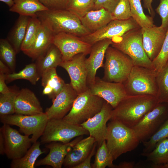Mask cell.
<instances>
[{"mask_svg":"<svg viewBox=\"0 0 168 168\" xmlns=\"http://www.w3.org/2000/svg\"><path fill=\"white\" fill-rule=\"evenodd\" d=\"M36 60L35 63L40 77L48 70L51 68H56L63 61L60 51L53 44L43 55Z\"/></svg>","mask_w":168,"mask_h":168,"instance_id":"cell-26","label":"cell"},{"mask_svg":"<svg viewBox=\"0 0 168 168\" xmlns=\"http://www.w3.org/2000/svg\"><path fill=\"white\" fill-rule=\"evenodd\" d=\"M120 0H95L92 10H96L104 8L112 12Z\"/></svg>","mask_w":168,"mask_h":168,"instance_id":"cell-43","label":"cell"},{"mask_svg":"<svg viewBox=\"0 0 168 168\" xmlns=\"http://www.w3.org/2000/svg\"><path fill=\"white\" fill-rule=\"evenodd\" d=\"M114 161L107 148L106 140H104L99 147L96 152L95 161L92 164L93 168H116L113 163Z\"/></svg>","mask_w":168,"mask_h":168,"instance_id":"cell-34","label":"cell"},{"mask_svg":"<svg viewBox=\"0 0 168 168\" xmlns=\"http://www.w3.org/2000/svg\"><path fill=\"white\" fill-rule=\"evenodd\" d=\"M143 6L148 11L149 14L151 15H154V12L152 6L153 0H143Z\"/></svg>","mask_w":168,"mask_h":168,"instance_id":"cell-47","label":"cell"},{"mask_svg":"<svg viewBox=\"0 0 168 168\" xmlns=\"http://www.w3.org/2000/svg\"><path fill=\"white\" fill-rule=\"evenodd\" d=\"M167 138H168V119L148 140L142 142L144 147L142 153L151 152L159 142Z\"/></svg>","mask_w":168,"mask_h":168,"instance_id":"cell-39","label":"cell"},{"mask_svg":"<svg viewBox=\"0 0 168 168\" xmlns=\"http://www.w3.org/2000/svg\"><path fill=\"white\" fill-rule=\"evenodd\" d=\"M86 56L84 54H77L69 60L63 61L59 65L68 73L70 79V83L78 94L88 89Z\"/></svg>","mask_w":168,"mask_h":168,"instance_id":"cell-13","label":"cell"},{"mask_svg":"<svg viewBox=\"0 0 168 168\" xmlns=\"http://www.w3.org/2000/svg\"><path fill=\"white\" fill-rule=\"evenodd\" d=\"M157 93L156 96L159 103H168V63L165 67L157 72Z\"/></svg>","mask_w":168,"mask_h":168,"instance_id":"cell-36","label":"cell"},{"mask_svg":"<svg viewBox=\"0 0 168 168\" xmlns=\"http://www.w3.org/2000/svg\"><path fill=\"white\" fill-rule=\"evenodd\" d=\"M19 91L10 89V91L0 94V116L15 114V102Z\"/></svg>","mask_w":168,"mask_h":168,"instance_id":"cell-37","label":"cell"},{"mask_svg":"<svg viewBox=\"0 0 168 168\" xmlns=\"http://www.w3.org/2000/svg\"><path fill=\"white\" fill-rule=\"evenodd\" d=\"M95 0H68L66 9L79 17L92 10Z\"/></svg>","mask_w":168,"mask_h":168,"instance_id":"cell-38","label":"cell"},{"mask_svg":"<svg viewBox=\"0 0 168 168\" xmlns=\"http://www.w3.org/2000/svg\"><path fill=\"white\" fill-rule=\"evenodd\" d=\"M0 154L3 155L5 154L4 141L2 134L0 132Z\"/></svg>","mask_w":168,"mask_h":168,"instance_id":"cell-50","label":"cell"},{"mask_svg":"<svg viewBox=\"0 0 168 168\" xmlns=\"http://www.w3.org/2000/svg\"><path fill=\"white\" fill-rule=\"evenodd\" d=\"M0 132L4 139L5 154L10 159L12 160L21 157L31 146V138L21 134L9 124H3Z\"/></svg>","mask_w":168,"mask_h":168,"instance_id":"cell-12","label":"cell"},{"mask_svg":"<svg viewBox=\"0 0 168 168\" xmlns=\"http://www.w3.org/2000/svg\"><path fill=\"white\" fill-rule=\"evenodd\" d=\"M48 10L39 0H14L9 10L19 15L32 17L38 12Z\"/></svg>","mask_w":168,"mask_h":168,"instance_id":"cell-28","label":"cell"},{"mask_svg":"<svg viewBox=\"0 0 168 168\" xmlns=\"http://www.w3.org/2000/svg\"><path fill=\"white\" fill-rule=\"evenodd\" d=\"M82 138V136L77 137L67 143L53 142L48 143L45 146L49 150V154L44 158L38 160L35 163V166L48 165L53 168H62L68 152Z\"/></svg>","mask_w":168,"mask_h":168,"instance_id":"cell-18","label":"cell"},{"mask_svg":"<svg viewBox=\"0 0 168 168\" xmlns=\"http://www.w3.org/2000/svg\"><path fill=\"white\" fill-rule=\"evenodd\" d=\"M168 28L155 25L149 28H141L145 51L152 61L158 55L161 49Z\"/></svg>","mask_w":168,"mask_h":168,"instance_id":"cell-20","label":"cell"},{"mask_svg":"<svg viewBox=\"0 0 168 168\" xmlns=\"http://www.w3.org/2000/svg\"><path fill=\"white\" fill-rule=\"evenodd\" d=\"M158 103L154 96L128 95L113 109L110 119L117 120L132 128Z\"/></svg>","mask_w":168,"mask_h":168,"instance_id":"cell-1","label":"cell"},{"mask_svg":"<svg viewBox=\"0 0 168 168\" xmlns=\"http://www.w3.org/2000/svg\"><path fill=\"white\" fill-rule=\"evenodd\" d=\"M0 117V122L3 124L17 126L24 135H32L33 143L41 137L49 120L45 112L34 115L14 114Z\"/></svg>","mask_w":168,"mask_h":168,"instance_id":"cell-9","label":"cell"},{"mask_svg":"<svg viewBox=\"0 0 168 168\" xmlns=\"http://www.w3.org/2000/svg\"><path fill=\"white\" fill-rule=\"evenodd\" d=\"M132 17L141 28H149L155 25L151 16L144 12L141 0H128Z\"/></svg>","mask_w":168,"mask_h":168,"instance_id":"cell-32","label":"cell"},{"mask_svg":"<svg viewBox=\"0 0 168 168\" xmlns=\"http://www.w3.org/2000/svg\"><path fill=\"white\" fill-rule=\"evenodd\" d=\"M88 88L92 94L104 99L113 109L128 96L123 83L107 82L98 77H96L94 83Z\"/></svg>","mask_w":168,"mask_h":168,"instance_id":"cell-15","label":"cell"},{"mask_svg":"<svg viewBox=\"0 0 168 168\" xmlns=\"http://www.w3.org/2000/svg\"><path fill=\"white\" fill-rule=\"evenodd\" d=\"M0 1L5 3L10 8L13 5L14 3V0H0Z\"/></svg>","mask_w":168,"mask_h":168,"instance_id":"cell-51","label":"cell"},{"mask_svg":"<svg viewBox=\"0 0 168 168\" xmlns=\"http://www.w3.org/2000/svg\"><path fill=\"white\" fill-rule=\"evenodd\" d=\"M41 25V21L36 15L30 17L21 47V50L23 52L29 49L33 44Z\"/></svg>","mask_w":168,"mask_h":168,"instance_id":"cell-33","label":"cell"},{"mask_svg":"<svg viewBox=\"0 0 168 168\" xmlns=\"http://www.w3.org/2000/svg\"><path fill=\"white\" fill-rule=\"evenodd\" d=\"M105 58L102 79L110 82L124 83L134 66L132 59L112 46L107 49Z\"/></svg>","mask_w":168,"mask_h":168,"instance_id":"cell-6","label":"cell"},{"mask_svg":"<svg viewBox=\"0 0 168 168\" xmlns=\"http://www.w3.org/2000/svg\"><path fill=\"white\" fill-rule=\"evenodd\" d=\"M79 18L90 33L100 29L113 20L111 13L104 8L91 10Z\"/></svg>","mask_w":168,"mask_h":168,"instance_id":"cell-24","label":"cell"},{"mask_svg":"<svg viewBox=\"0 0 168 168\" xmlns=\"http://www.w3.org/2000/svg\"><path fill=\"white\" fill-rule=\"evenodd\" d=\"M113 108L105 101L100 111L80 125L93 137L99 147L106 140L107 132V122L111 119Z\"/></svg>","mask_w":168,"mask_h":168,"instance_id":"cell-16","label":"cell"},{"mask_svg":"<svg viewBox=\"0 0 168 168\" xmlns=\"http://www.w3.org/2000/svg\"><path fill=\"white\" fill-rule=\"evenodd\" d=\"M156 11L161 19V26L164 28H168V0H160Z\"/></svg>","mask_w":168,"mask_h":168,"instance_id":"cell-42","label":"cell"},{"mask_svg":"<svg viewBox=\"0 0 168 168\" xmlns=\"http://www.w3.org/2000/svg\"><path fill=\"white\" fill-rule=\"evenodd\" d=\"M53 44L60 51L63 61L69 60L78 54H90L92 46L81 40L79 37L64 32L54 34Z\"/></svg>","mask_w":168,"mask_h":168,"instance_id":"cell-14","label":"cell"},{"mask_svg":"<svg viewBox=\"0 0 168 168\" xmlns=\"http://www.w3.org/2000/svg\"><path fill=\"white\" fill-rule=\"evenodd\" d=\"M16 53L11 44L7 39L0 40V60L14 72L16 66Z\"/></svg>","mask_w":168,"mask_h":168,"instance_id":"cell-35","label":"cell"},{"mask_svg":"<svg viewBox=\"0 0 168 168\" xmlns=\"http://www.w3.org/2000/svg\"><path fill=\"white\" fill-rule=\"evenodd\" d=\"M40 77L35 63H32L26 65L18 72H13L6 74V81L9 82L17 79H25L35 85Z\"/></svg>","mask_w":168,"mask_h":168,"instance_id":"cell-31","label":"cell"},{"mask_svg":"<svg viewBox=\"0 0 168 168\" xmlns=\"http://www.w3.org/2000/svg\"><path fill=\"white\" fill-rule=\"evenodd\" d=\"M9 68L1 60H0V73L8 74L12 73Z\"/></svg>","mask_w":168,"mask_h":168,"instance_id":"cell-48","label":"cell"},{"mask_svg":"<svg viewBox=\"0 0 168 168\" xmlns=\"http://www.w3.org/2000/svg\"><path fill=\"white\" fill-rule=\"evenodd\" d=\"M89 134L81 125L70 124L63 119H49L40 137L41 142L48 144L59 142L67 143L75 138Z\"/></svg>","mask_w":168,"mask_h":168,"instance_id":"cell-8","label":"cell"},{"mask_svg":"<svg viewBox=\"0 0 168 168\" xmlns=\"http://www.w3.org/2000/svg\"><path fill=\"white\" fill-rule=\"evenodd\" d=\"M107 124L106 139L108 150L114 160L124 153L136 149L140 141L132 128L111 119Z\"/></svg>","mask_w":168,"mask_h":168,"instance_id":"cell-3","label":"cell"},{"mask_svg":"<svg viewBox=\"0 0 168 168\" xmlns=\"http://www.w3.org/2000/svg\"><path fill=\"white\" fill-rule=\"evenodd\" d=\"M36 15L54 34L64 32L80 37L90 33L79 17L66 9H48L38 12Z\"/></svg>","mask_w":168,"mask_h":168,"instance_id":"cell-2","label":"cell"},{"mask_svg":"<svg viewBox=\"0 0 168 168\" xmlns=\"http://www.w3.org/2000/svg\"><path fill=\"white\" fill-rule=\"evenodd\" d=\"M133 162H123L117 166L116 168H132L134 166Z\"/></svg>","mask_w":168,"mask_h":168,"instance_id":"cell-49","label":"cell"},{"mask_svg":"<svg viewBox=\"0 0 168 168\" xmlns=\"http://www.w3.org/2000/svg\"><path fill=\"white\" fill-rule=\"evenodd\" d=\"M140 28L132 17L125 20H112L97 31L79 37L81 40L92 46L100 41L106 39L112 40L130 30Z\"/></svg>","mask_w":168,"mask_h":168,"instance_id":"cell-11","label":"cell"},{"mask_svg":"<svg viewBox=\"0 0 168 168\" xmlns=\"http://www.w3.org/2000/svg\"><path fill=\"white\" fill-rule=\"evenodd\" d=\"M48 9H66L68 0H39Z\"/></svg>","mask_w":168,"mask_h":168,"instance_id":"cell-44","label":"cell"},{"mask_svg":"<svg viewBox=\"0 0 168 168\" xmlns=\"http://www.w3.org/2000/svg\"><path fill=\"white\" fill-rule=\"evenodd\" d=\"M112 43L111 39H106L92 45L90 56L85 60L88 71L87 83L88 87L94 83L97 70L103 67L106 50Z\"/></svg>","mask_w":168,"mask_h":168,"instance_id":"cell-19","label":"cell"},{"mask_svg":"<svg viewBox=\"0 0 168 168\" xmlns=\"http://www.w3.org/2000/svg\"><path fill=\"white\" fill-rule=\"evenodd\" d=\"M151 167L153 168H168V162L159 165H152Z\"/></svg>","mask_w":168,"mask_h":168,"instance_id":"cell-52","label":"cell"},{"mask_svg":"<svg viewBox=\"0 0 168 168\" xmlns=\"http://www.w3.org/2000/svg\"><path fill=\"white\" fill-rule=\"evenodd\" d=\"M41 83L44 87L42 93L53 101L62 91L66 83L58 75L56 68L49 69L41 76Z\"/></svg>","mask_w":168,"mask_h":168,"instance_id":"cell-25","label":"cell"},{"mask_svg":"<svg viewBox=\"0 0 168 168\" xmlns=\"http://www.w3.org/2000/svg\"><path fill=\"white\" fill-rule=\"evenodd\" d=\"M157 72L153 69L134 66L124 84L128 96L148 95L156 97Z\"/></svg>","mask_w":168,"mask_h":168,"instance_id":"cell-7","label":"cell"},{"mask_svg":"<svg viewBox=\"0 0 168 168\" xmlns=\"http://www.w3.org/2000/svg\"><path fill=\"white\" fill-rule=\"evenodd\" d=\"M14 107L16 114L30 115L44 112L34 93L26 88L19 91L15 99Z\"/></svg>","mask_w":168,"mask_h":168,"instance_id":"cell-21","label":"cell"},{"mask_svg":"<svg viewBox=\"0 0 168 168\" xmlns=\"http://www.w3.org/2000/svg\"><path fill=\"white\" fill-rule=\"evenodd\" d=\"M141 155L151 162L152 165H159L168 162V138L159 142L151 152H142Z\"/></svg>","mask_w":168,"mask_h":168,"instance_id":"cell-30","label":"cell"},{"mask_svg":"<svg viewBox=\"0 0 168 168\" xmlns=\"http://www.w3.org/2000/svg\"><path fill=\"white\" fill-rule=\"evenodd\" d=\"M152 62L154 70L157 72L161 71L168 63V29L160 52Z\"/></svg>","mask_w":168,"mask_h":168,"instance_id":"cell-40","label":"cell"},{"mask_svg":"<svg viewBox=\"0 0 168 168\" xmlns=\"http://www.w3.org/2000/svg\"><path fill=\"white\" fill-rule=\"evenodd\" d=\"M96 142L95 139L90 136L80 140L68 152L63 166L67 168H73L81 163L89 154Z\"/></svg>","mask_w":168,"mask_h":168,"instance_id":"cell-22","label":"cell"},{"mask_svg":"<svg viewBox=\"0 0 168 168\" xmlns=\"http://www.w3.org/2000/svg\"><path fill=\"white\" fill-rule=\"evenodd\" d=\"M6 74L0 73V93H5L9 92L10 89L6 85Z\"/></svg>","mask_w":168,"mask_h":168,"instance_id":"cell-46","label":"cell"},{"mask_svg":"<svg viewBox=\"0 0 168 168\" xmlns=\"http://www.w3.org/2000/svg\"><path fill=\"white\" fill-rule=\"evenodd\" d=\"M111 14L113 20H125L132 17L128 0H120Z\"/></svg>","mask_w":168,"mask_h":168,"instance_id":"cell-41","label":"cell"},{"mask_svg":"<svg viewBox=\"0 0 168 168\" xmlns=\"http://www.w3.org/2000/svg\"><path fill=\"white\" fill-rule=\"evenodd\" d=\"M30 17L20 15L7 36V39L15 49L16 53L21 50Z\"/></svg>","mask_w":168,"mask_h":168,"instance_id":"cell-27","label":"cell"},{"mask_svg":"<svg viewBox=\"0 0 168 168\" xmlns=\"http://www.w3.org/2000/svg\"><path fill=\"white\" fill-rule=\"evenodd\" d=\"M96 142L90 152L87 156L81 163L75 166L73 168H91L92 166L91 163V159L94 154L96 144Z\"/></svg>","mask_w":168,"mask_h":168,"instance_id":"cell-45","label":"cell"},{"mask_svg":"<svg viewBox=\"0 0 168 168\" xmlns=\"http://www.w3.org/2000/svg\"><path fill=\"white\" fill-rule=\"evenodd\" d=\"M39 141L33 143L26 153L21 157L12 160L11 168H34L38 157L45 152L40 147Z\"/></svg>","mask_w":168,"mask_h":168,"instance_id":"cell-29","label":"cell"},{"mask_svg":"<svg viewBox=\"0 0 168 168\" xmlns=\"http://www.w3.org/2000/svg\"><path fill=\"white\" fill-rule=\"evenodd\" d=\"M54 35L49 28L42 23L33 44L23 53L32 59L37 60L43 55L53 44Z\"/></svg>","mask_w":168,"mask_h":168,"instance_id":"cell-23","label":"cell"},{"mask_svg":"<svg viewBox=\"0 0 168 168\" xmlns=\"http://www.w3.org/2000/svg\"><path fill=\"white\" fill-rule=\"evenodd\" d=\"M105 102L92 94L88 88L78 94L71 110L63 119L70 124L80 125L99 112Z\"/></svg>","mask_w":168,"mask_h":168,"instance_id":"cell-5","label":"cell"},{"mask_svg":"<svg viewBox=\"0 0 168 168\" xmlns=\"http://www.w3.org/2000/svg\"><path fill=\"white\" fill-rule=\"evenodd\" d=\"M78 95L70 83H66L62 91L52 101L51 106L46 110L49 119H63L71 110Z\"/></svg>","mask_w":168,"mask_h":168,"instance_id":"cell-17","label":"cell"},{"mask_svg":"<svg viewBox=\"0 0 168 168\" xmlns=\"http://www.w3.org/2000/svg\"><path fill=\"white\" fill-rule=\"evenodd\" d=\"M168 119V103H158L132 128L140 142L148 140Z\"/></svg>","mask_w":168,"mask_h":168,"instance_id":"cell-10","label":"cell"},{"mask_svg":"<svg viewBox=\"0 0 168 168\" xmlns=\"http://www.w3.org/2000/svg\"><path fill=\"white\" fill-rule=\"evenodd\" d=\"M112 41L111 46L129 57L134 66L154 70L144 48L141 28L130 30Z\"/></svg>","mask_w":168,"mask_h":168,"instance_id":"cell-4","label":"cell"}]
</instances>
